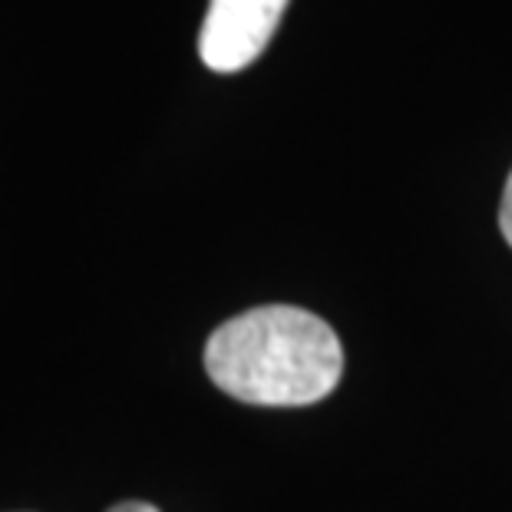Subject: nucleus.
Wrapping results in <instances>:
<instances>
[{
	"label": "nucleus",
	"instance_id": "7ed1b4c3",
	"mask_svg": "<svg viewBox=\"0 0 512 512\" xmlns=\"http://www.w3.org/2000/svg\"><path fill=\"white\" fill-rule=\"evenodd\" d=\"M499 228H503V238L512 248V172H509L506 189H503V205H499Z\"/></svg>",
	"mask_w": 512,
	"mask_h": 512
},
{
	"label": "nucleus",
	"instance_id": "f03ea898",
	"mask_svg": "<svg viewBox=\"0 0 512 512\" xmlns=\"http://www.w3.org/2000/svg\"><path fill=\"white\" fill-rule=\"evenodd\" d=\"M288 0H212L202 20L199 57L215 73H238L265 53Z\"/></svg>",
	"mask_w": 512,
	"mask_h": 512
},
{
	"label": "nucleus",
	"instance_id": "f257e3e1",
	"mask_svg": "<svg viewBox=\"0 0 512 512\" xmlns=\"http://www.w3.org/2000/svg\"><path fill=\"white\" fill-rule=\"evenodd\" d=\"M205 370L215 387L252 407H308L334 394L344 351L318 314L265 304L215 328Z\"/></svg>",
	"mask_w": 512,
	"mask_h": 512
},
{
	"label": "nucleus",
	"instance_id": "20e7f679",
	"mask_svg": "<svg viewBox=\"0 0 512 512\" xmlns=\"http://www.w3.org/2000/svg\"><path fill=\"white\" fill-rule=\"evenodd\" d=\"M110 512H159L156 506H149V503H119L113 506Z\"/></svg>",
	"mask_w": 512,
	"mask_h": 512
}]
</instances>
